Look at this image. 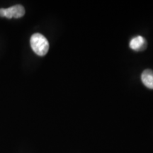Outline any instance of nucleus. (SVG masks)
I'll return each instance as SVG.
<instances>
[{"label":"nucleus","instance_id":"4","mask_svg":"<svg viewBox=\"0 0 153 153\" xmlns=\"http://www.w3.org/2000/svg\"><path fill=\"white\" fill-rule=\"evenodd\" d=\"M141 80L145 87L153 89V70L149 69L144 70L141 74Z\"/></svg>","mask_w":153,"mask_h":153},{"label":"nucleus","instance_id":"1","mask_svg":"<svg viewBox=\"0 0 153 153\" xmlns=\"http://www.w3.org/2000/svg\"><path fill=\"white\" fill-rule=\"evenodd\" d=\"M30 46L33 52L39 56H44L49 50V43L47 38L41 33H34L30 37Z\"/></svg>","mask_w":153,"mask_h":153},{"label":"nucleus","instance_id":"3","mask_svg":"<svg viewBox=\"0 0 153 153\" xmlns=\"http://www.w3.org/2000/svg\"><path fill=\"white\" fill-rule=\"evenodd\" d=\"M129 46L133 51L140 52V51H143L146 49L147 41L143 36H135V37L132 38L131 41H130Z\"/></svg>","mask_w":153,"mask_h":153},{"label":"nucleus","instance_id":"2","mask_svg":"<svg viewBox=\"0 0 153 153\" xmlns=\"http://www.w3.org/2000/svg\"><path fill=\"white\" fill-rule=\"evenodd\" d=\"M25 14L24 7L21 4L14 5L8 9H0V16L7 19H19L24 16Z\"/></svg>","mask_w":153,"mask_h":153}]
</instances>
